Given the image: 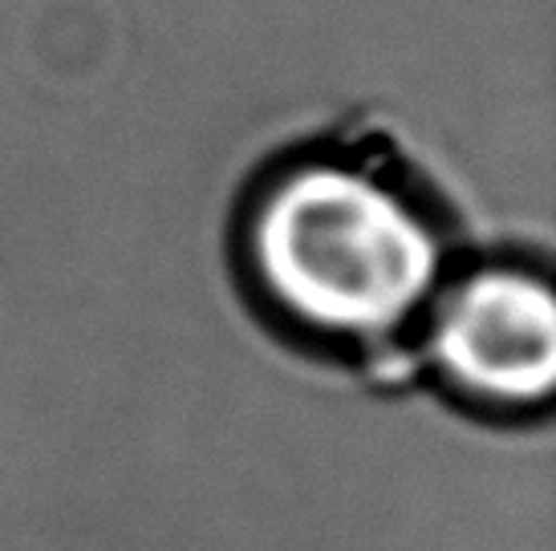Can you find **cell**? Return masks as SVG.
Here are the masks:
<instances>
[{
	"label": "cell",
	"mask_w": 556,
	"mask_h": 551,
	"mask_svg": "<svg viewBox=\"0 0 556 551\" xmlns=\"http://www.w3.org/2000/svg\"><path fill=\"white\" fill-rule=\"evenodd\" d=\"M244 268L289 333L325 349L382 353L415 341L459 264L406 187L366 163L317 154L256 195Z\"/></svg>",
	"instance_id": "6da1fadb"
},
{
	"label": "cell",
	"mask_w": 556,
	"mask_h": 551,
	"mask_svg": "<svg viewBox=\"0 0 556 551\" xmlns=\"http://www.w3.org/2000/svg\"><path fill=\"white\" fill-rule=\"evenodd\" d=\"M427 377L471 410L525 418L553 410L556 289L525 264H459L415 329Z\"/></svg>",
	"instance_id": "7a4b0ae2"
}]
</instances>
